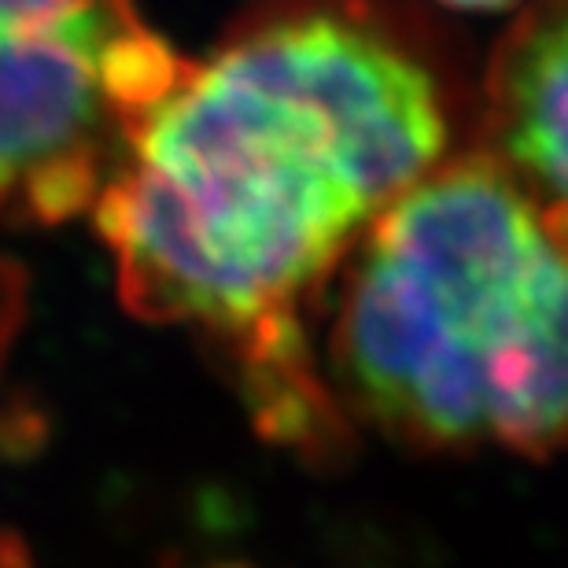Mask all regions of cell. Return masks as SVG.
Instances as JSON below:
<instances>
[{
    "mask_svg": "<svg viewBox=\"0 0 568 568\" xmlns=\"http://www.w3.org/2000/svg\"><path fill=\"white\" fill-rule=\"evenodd\" d=\"M351 410L428 450L568 443V211L487 152L414 185L351 255L333 333Z\"/></svg>",
    "mask_w": 568,
    "mask_h": 568,
    "instance_id": "obj_2",
    "label": "cell"
},
{
    "mask_svg": "<svg viewBox=\"0 0 568 568\" xmlns=\"http://www.w3.org/2000/svg\"><path fill=\"white\" fill-rule=\"evenodd\" d=\"M458 89L399 0H255L185 60L93 203L138 317L241 351L263 414L325 417L306 300L450 159Z\"/></svg>",
    "mask_w": 568,
    "mask_h": 568,
    "instance_id": "obj_1",
    "label": "cell"
},
{
    "mask_svg": "<svg viewBox=\"0 0 568 568\" xmlns=\"http://www.w3.org/2000/svg\"><path fill=\"white\" fill-rule=\"evenodd\" d=\"M447 8H462V11H498V8H509L517 0H439Z\"/></svg>",
    "mask_w": 568,
    "mask_h": 568,
    "instance_id": "obj_6",
    "label": "cell"
},
{
    "mask_svg": "<svg viewBox=\"0 0 568 568\" xmlns=\"http://www.w3.org/2000/svg\"><path fill=\"white\" fill-rule=\"evenodd\" d=\"M484 138L542 203L568 211V0H536L495 49Z\"/></svg>",
    "mask_w": 568,
    "mask_h": 568,
    "instance_id": "obj_4",
    "label": "cell"
},
{
    "mask_svg": "<svg viewBox=\"0 0 568 568\" xmlns=\"http://www.w3.org/2000/svg\"><path fill=\"white\" fill-rule=\"evenodd\" d=\"M181 67L138 0H0V222L93 211Z\"/></svg>",
    "mask_w": 568,
    "mask_h": 568,
    "instance_id": "obj_3",
    "label": "cell"
},
{
    "mask_svg": "<svg viewBox=\"0 0 568 568\" xmlns=\"http://www.w3.org/2000/svg\"><path fill=\"white\" fill-rule=\"evenodd\" d=\"M11 300H16V288H11V281L0 274V351H4V328L11 322Z\"/></svg>",
    "mask_w": 568,
    "mask_h": 568,
    "instance_id": "obj_5",
    "label": "cell"
},
{
    "mask_svg": "<svg viewBox=\"0 0 568 568\" xmlns=\"http://www.w3.org/2000/svg\"><path fill=\"white\" fill-rule=\"evenodd\" d=\"M0 568H27V565H22V558L11 554V547H8L4 539H0Z\"/></svg>",
    "mask_w": 568,
    "mask_h": 568,
    "instance_id": "obj_7",
    "label": "cell"
}]
</instances>
